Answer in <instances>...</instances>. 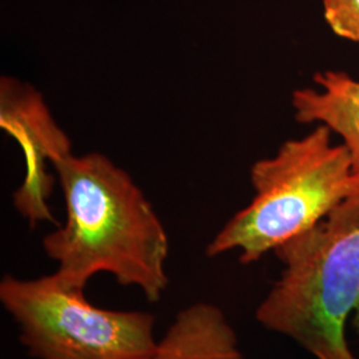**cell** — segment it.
Listing matches in <instances>:
<instances>
[{
  "mask_svg": "<svg viewBox=\"0 0 359 359\" xmlns=\"http://www.w3.org/2000/svg\"><path fill=\"white\" fill-rule=\"evenodd\" d=\"M332 133L320 124L308 136L283 142L273 157L255 163L253 201L213 237L206 256L240 250L243 265L255 264L358 192L350 154L344 144L334 145Z\"/></svg>",
  "mask_w": 359,
  "mask_h": 359,
  "instance_id": "obj_3",
  "label": "cell"
},
{
  "mask_svg": "<svg viewBox=\"0 0 359 359\" xmlns=\"http://www.w3.org/2000/svg\"><path fill=\"white\" fill-rule=\"evenodd\" d=\"M0 302L32 358L149 359L157 345L154 314L97 308L53 273L34 280L6 274Z\"/></svg>",
  "mask_w": 359,
  "mask_h": 359,
  "instance_id": "obj_4",
  "label": "cell"
},
{
  "mask_svg": "<svg viewBox=\"0 0 359 359\" xmlns=\"http://www.w3.org/2000/svg\"><path fill=\"white\" fill-rule=\"evenodd\" d=\"M314 83L320 90L292 93L295 121L318 123L338 133L359 177V81L342 71H322L314 75Z\"/></svg>",
  "mask_w": 359,
  "mask_h": 359,
  "instance_id": "obj_7",
  "label": "cell"
},
{
  "mask_svg": "<svg viewBox=\"0 0 359 359\" xmlns=\"http://www.w3.org/2000/svg\"><path fill=\"white\" fill-rule=\"evenodd\" d=\"M0 127L19 142L26 158V177L13 192L15 209L31 226L56 224L48 205L55 177L47 165L72 152L71 139L53 118L40 92L13 77H1L0 81Z\"/></svg>",
  "mask_w": 359,
  "mask_h": 359,
  "instance_id": "obj_5",
  "label": "cell"
},
{
  "mask_svg": "<svg viewBox=\"0 0 359 359\" xmlns=\"http://www.w3.org/2000/svg\"><path fill=\"white\" fill-rule=\"evenodd\" d=\"M52 167L65 197V222L43 238V249L57 264L59 283L84 292L92 277L108 273L157 302L169 286V237L137 184L96 152H69Z\"/></svg>",
  "mask_w": 359,
  "mask_h": 359,
  "instance_id": "obj_1",
  "label": "cell"
},
{
  "mask_svg": "<svg viewBox=\"0 0 359 359\" xmlns=\"http://www.w3.org/2000/svg\"><path fill=\"white\" fill-rule=\"evenodd\" d=\"M323 18L339 38L359 44V0H322Z\"/></svg>",
  "mask_w": 359,
  "mask_h": 359,
  "instance_id": "obj_8",
  "label": "cell"
},
{
  "mask_svg": "<svg viewBox=\"0 0 359 359\" xmlns=\"http://www.w3.org/2000/svg\"><path fill=\"white\" fill-rule=\"evenodd\" d=\"M149 359H245V355L221 308L196 302L180 310L157 339Z\"/></svg>",
  "mask_w": 359,
  "mask_h": 359,
  "instance_id": "obj_6",
  "label": "cell"
},
{
  "mask_svg": "<svg viewBox=\"0 0 359 359\" xmlns=\"http://www.w3.org/2000/svg\"><path fill=\"white\" fill-rule=\"evenodd\" d=\"M274 253L283 269L257 321L316 359H359L345 334L350 318L359 333V191Z\"/></svg>",
  "mask_w": 359,
  "mask_h": 359,
  "instance_id": "obj_2",
  "label": "cell"
}]
</instances>
